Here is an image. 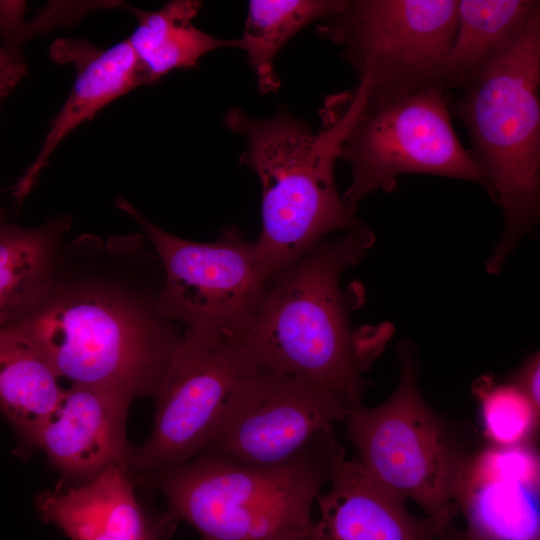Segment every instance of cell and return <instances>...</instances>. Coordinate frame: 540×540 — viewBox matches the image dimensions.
Instances as JSON below:
<instances>
[{"mask_svg":"<svg viewBox=\"0 0 540 540\" xmlns=\"http://www.w3.org/2000/svg\"><path fill=\"white\" fill-rule=\"evenodd\" d=\"M446 90L432 86L384 97L367 94L338 153L351 168L342 197L352 210L372 192L392 191L404 174L457 178L487 188L453 129Z\"/></svg>","mask_w":540,"mask_h":540,"instance_id":"cell-7","label":"cell"},{"mask_svg":"<svg viewBox=\"0 0 540 540\" xmlns=\"http://www.w3.org/2000/svg\"><path fill=\"white\" fill-rule=\"evenodd\" d=\"M365 97L366 90L356 86L327 101L317 132L285 108L262 119L238 107L226 112L225 126L246 142L240 163L261 185L262 229L256 243L272 275L329 233L362 225L338 193L335 163Z\"/></svg>","mask_w":540,"mask_h":540,"instance_id":"cell-2","label":"cell"},{"mask_svg":"<svg viewBox=\"0 0 540 540\" xmlns=\"http://www.w3.org/2000/svg\"><path fill=\"white\" fill-rule=\"evenodd\" d=\"M53 255L51 229L0 221V329L20 320L50 293Z\"/></svg>","mask_w":540,"mask_h":540,"instance_id":"cell-20","label":"cell"},{"mask_svg":"<svg viewBox=\"0 0 540 540\" xmlns=\"http://www.w3.org/2000/svg\"><path fill=\"white\" fill-rule=\"evenodd\" d=\"M36 502L43 519L71 540H143L150 526L124 464L76 486L46 491Z\"/></svg>","mask_w":540,"mask_h":540,"instance_id":"cell-16","label":"cell"},{"mask_svg":"<svg viewBox=\"0 0 540 540\" xmlns=\"http://www.w3.org/2000/svg\"><path fill=\"white\" fill-rule=\"evenodd\" d=\"M255 366L233 333L186 330L153 395L151 432L131 449L129 471L151 474L202 454L236 388Z\"/></svg>","mask_w":540,"mask_h":540,"instance_id":"cell-9","label":"cell"},{"mask_svg":"<svg viewBox=\"0 0 540 540\" xmlns=\"http://www.w3.org/2000/svg\"><path fill=\"white\" fill-rule=\"evenodd\" d=\"M54 62L75 67L76 80L62 109L51 123L43 144L15 188L21 200L63 139L82 122L137 86L150 84L128 40L99 49L85 40L59 39L50 50Z\"/></svg>","mask_w":540,"mask_h":540,"instance_id":"cell-15","label":"cell"},{"mask_svg":"<svg viewBox=\"0 0 540 540\" xmlns=\"http://www.w3.org/2000/svg\"><path fill=\"white\" fill-rule=\"evenodd\" d=\"M539 377H540V359L536 353L531 356L515 374L513 383H515L540 409L539 400Z\"/></svg>","mask_w":540,"mask_h":540,"instance_id":"cell-23","label":"cell"},{"mask_svg":"<svg viewBox=\"0 0 540 540\" xmlns=\"http://www.w3.org/2000/svg\"><path fill=\"white\" fill-rule=\"evenodd\" d=\"M23 7L20 2H0V32L11 41L21 37Z\"/></svg>","mask_w":540,"mask_h":540,"instance_id":"cell-24","label":"cell"},{"mask_svg":"<svg viewBox=\"0 0 540 540\" xmlns=\"http://www.w3.org/2000/svg\"><path fill=\"white\" fill-rule=\"evenodd\" d=\"M155 309L98 290L50 293L16 327L60 378L130 397L153 396L181 336Z\"/></svg>","mask_w":540,"mask_h":540,"instance_id":"cell-5","label":"cell"},{"mask_svg":"<svg viewBox=\"0 0 540 540\" xmlns=\"http://www.w3.org/2000/svg\"><path fill=\"white\" fill-rule=\"evenodd\" d=\"M484 434L495 446L528 443L539 422V410L513 382L498 383L491 377L479 378L473 385Z\"/></svg>","mask_w":540,"mask_h":540,"instance_id":"cell-22","label":"cell"},{"mask_svg":"<svg viewBox=\"0 0 540 540\" xmlns=\"http://www.w3.org/2000/svg\"><path fill=\"white\" fill-rule=\"evenodd\" d=\"M343 458L331 426L278 465L201 454L142 478L164 496L169 516L202 540H311L312 505Z\"/></svg>","mask_w":540,"mask_h":540,"instance_id":"cell-3","label":"cell"},{"mask_svg":"<svg viewBox=\"0 0 540 540\" xmlns=\"http://www.w3.org/2000/svg\"><path fill=\"white\" fill-rule=\"evenodd\" d=\"M373 242L363 225L322 239L270 278L234 333L256 365L318 384L354 411L362 407V373L382 352L391 328L353 331L340 279Z\"/></svg>","mask_w":540,"mask_h":540,"instance_id":"cell-1","label":"cell"},{"mask_svg":"<svg viewBox=\"0 0 540 540\" xmlns=\"http://www.w3.org/2000/svg\"><path fill=\"white\" fill-rule=\"evenodd\" d=\"M25 66L17 52L9 47L0 46V82L14 86L25 74Z\"/></svg>","mask_w":540,"mask_h":540,"instance_id":"cell-25","label":"cell"},{"mask_svg":"<svg viewBox=\"0 0 540 540\" xmlns=\"http://www.w3.org/2000/svg\"><path fill=\"white\" fill-rule=\"evenodd\" d=\"M118 206L146 232L165 272L154 300L158 314L186 330L236 333L257 306L270 278L256 240L236 226L224 228L214 242L175 236L144 218L130 203Z\"/></svg>","mask_w":540,"mask_h":540,"instance_id":"cell-10","label":"cell"},{"mask_svg":"<svg viewBox=\"0 0 540 540\" xmlns=\"http://www.w3.org/2000/svg\"><path fill=\"white\" fill-rule=\"evenodd\" d=\"M202 5L198 0H174L156 11L133 9L138 24L127 40L150 84L171 71L195 67L210 52L235 48V40L210 35L193 24Z\"/></svg>","mask_w":540,"mask_h":540,"instance_id":"cell-19","label":"cell"},{"mask_svg":"<svg viewBox=\"0 0 540 540\" xmlns=\"http://www.w3.org/2000/svg\"><path fill=\"white\" fill-rule=\"evenodd\" d=\"M316 501L311 540H461L460 531L409 512L406 498L374 477L357 456L334 468Z\"/></svg>","mask_w":540,"mask_h":540,"instance_id":"cell-13","label":"cell"},{"mask_svg":"<svg viewBox=\"0 0 540 540\" xmlns=\"http://www.w3.org/2000/svg\"><path fill=\"white\" fill-rule=\"evenodd\" d=\"M455 0H344L318 26L366 82L369 96L450 87Z\"/></svg>","mask_w":540,"mask_h":540,"instance_id":"cell-8","label":"cell"},{"mask_svg":"<svg viewBox=\"0 0 540 540\" xmlns=\"http://www.w3.org/2000/svg\"><path fill=\"white\" fill-rule=\"evenodd\" d=\"M164 526L165 525L163 523L150 522L149 529L143 540H159L161 535L160 530Z\"/></svg>","mask_w":540,"mask_h":540,"instance_id":"cell-26","label":"cell"},{"mask_svg":"<svg viewBox=\"0 0 540 540\" xmlns=\"http://www.w3.org/2000/svg\"><path fill=\"white\" fill-rule=\"evenodd\" d=\"M132 401L114 391L71 384L34 446L58 470L77 478H90L113 465L127 466L132 447L126 440V421Z\"/></svg>","mask_w":540,"mask_h":540,"instance_id":"cell-14","label":"cell"},{"mask_svg":"<svg viewBox=\"0 0 540 540\" xmlns=\"http://www.w3.org/2000/svg\"><path fill=\"white\" fill-rule=\"evenodd\" d=\"M399 354L396 390L381 405L353 412L347 438L374 477L414 500L439 525L455 529L456 495L474 452L423 399L410 350L401 348Z\"/></svg>","mask_w":540,"mask_h":540,"instance_id":"cell-6","label":"cell"},{"mask_svg":"<svg viewBox=\"0 0 540 540\" xmlns=\"http://www.w3.org/2000/svg\"><path fill=\"white\" fill-rule=\"evenodd\" d=\"M539 500V455L529 442L475 451L456 495L461 540H540Z\"/></svg>","mask_w":540,"mask_h":540,"instance_id":"cell-12","label":"cell"},{"mask_svg":"<svg viewBox=\"0 0 540 540\" xmlns=\"http://www.w3.org/2000/svg\"><path fill=\"white\" fill-rule=\"evenodd\" d=\"M540 9L514 47L462 89L451 113L465 126L469 151L501 205L504 232L487 263L497 273L536 223L540 192Z\"/></svg>","mask_w":540,"mask_h":540,"instance_id":"cell-4","label":"cell"},{"mask_svg":"<svg viewBox=\"0 0 540 540\" xmlns=\"http://www.w3.org/2000/svg\"><path fill=\"white\" fill-rule=\"evenodd\" d=\"M14 88V86L7 84V83H0V102L4 99V97L11 92V90Z\"/></svg>","mask_w":540,"mask_h":540,"instance_id":"cell-27","label":"cell"},{"mask_svg":"<svg viewBox=\"0 0 540 540\" xmlns=\"http://www.w3.org/2000/svg\"><path fill=\"white\" fill-rule=\"evenodd\" d=\"M539 9L535 0L458 1L450 87L462 90L503 58Z\"/></svg>","mask_w":540,"mask_h":540,"instance_id":"cell-17","label":"cell"},{"mask_svg":"<svg viewBox=\"0 0 540 540\" xmlns=\"http://www.w3.org/2000/svg\"><path fill=\"white\" fill-rule=\"evenodd\" d=\"M353 412L318 384L257 365L236 388L202 454L249 466L278 465Z\"/></svg>","mask_w":540,"mask_h":540,"instance_id":"cell-11","label":"cell"},{"mask_svg":"<svg viewBox=\"0 0 540 540\" xmlns=\"http://www.w3.org/2000/svg\"><path fill=\"white\" fill-rule=\"evenodd\" d=\"M344 0H251L243 32L235 48L245 52L261 93L278 90L274 61L283 46L309 24L324 20Z\"/></svg>","mask_w":540,"mask_h":540,"instance_id":"cell-21","label":"cell"},{"mask_svg":"<svg viewBox=\"0 0 540 540\" xmlns=\"http://www.w3.org/2000/svg\"><path fill=\"white\" fill-rule=\"evenodd\" d=\"M59 379L29 337L14 326L0 329V409L32 445L63 396Z\"/></svg>","mask_w":540,"mask_h":540,"instance_id":"cell-18","label":"cell"}]
</instances>
